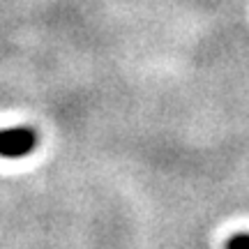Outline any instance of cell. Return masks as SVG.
<instances>
[{"label": "cell", "instance_id": "6da1fadb", "mask_svg": "<svg viewBox=\"0 0 249 249\" xmlns=\"http://www.w3.org/2000/svg\"><path fill=\"white\" fill-rule=\"evenodd\" d=\"M39 136L33 127H9L0 129V157L18 160L26 157L37 148Z\"/></svg>", "mask_w": 249, "mask_h": 249}, {"label": "cell", "instance_id": "7a4b0ae2", "mask_svg": "<svg viewBox=\"0 0 249 249\" xmlns=\"http://www.w3.org/2000/svg\"><path fill=\"white\" fill-rule=\"evenodd\" d=\"M226 249H249V233H235L226 240Z\"/></svg>", "mask_w": 249, "mask_h": 249}]
</instances>
